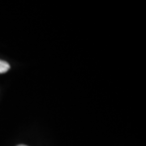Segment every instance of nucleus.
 <instances>
[{"label": "nucleus", "instance_id": "1", "mask_svg": "<svg viewBox=\"0 0 146 146\" xmlns=\"http://www.w3.org/2000/svg\"><path fill=\"white\" fill-rule=\"evenodd\" d=\"M10 69L9 63L3 60H0V74L7 72Z\"/></svg>", "mask_w": 146, "mask_h": 146}, {"label": "nucleus", "instance_id": "2", "mask_svg": "<svg viewBox=\"0 0 146 146\" xmlns=\"http://www.w3.org/2000/svg\"><path fill=\"white\" fill-rule=\"evenodd\" d=\"M17 146H27V145H19Z\"/></svg>", "mask_w": 146, "mask_h": 146}]
</instances>
